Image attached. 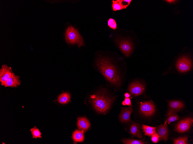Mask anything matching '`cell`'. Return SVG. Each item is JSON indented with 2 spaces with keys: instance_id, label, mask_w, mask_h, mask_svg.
Here are the masks:
<instances>
[{
  "instance_id": "6da1fadb",
  "label": "cell",
  "mask_w": 193,
  "mask_h": 144,
  "mask_svg": "<svg viewBox=\"0 0 193 144\" xmlns=\"http://www.w3.org/2000/svg\"><path fill=\"white\" fill-rule=\"evenodd\" d=\"M99 70L106 79L113 85L119 86L121 84L124 70L108 58L99 57L96 61Z\"/></svg>"
},
{
  "instance_id": "7a4b0ae2",
  "label": "cell",
  "mask_w": 193,
  "mask_h": 144,
  "mask_svg": "<svg viewBox=\"0 0 193 144\" xmlns=\"http://www.w3.org/2000/svg\"><path fill=\"white\" fill-rule=\"evenodd\" d=\"M104 90H101L97 93L90 96L92 104L98 112L104 113L110 108L113 103L114 98L108 96Z\"/></svg>"
},
{
  "instance_id": "3957f363",
  "label": "cell",
  "mask_w": 193,
  "mask_h": 144,
  "mask_svg": "<svg viewBox=\"0 0 193 144\" xmlns=\"http://www.w3.org/2000/svg\"><path fill=\"white\" fill-rule=\"evenodd\" d=\"M65 37L68 44H77L79 47L83 45V40L78 30L72 26H69L66 29Z\"/></svg>"
},
{
  "instance_id": "277c9868",
  "label": "cell",
  "mask_w": 193,
  "mask_h": 144,
  "mask_svg": "<svg viewBox=\"0 0 193 144\" xmlns=\"http://www.w3.org/2000/svg\"><path fill=\"white\" fill-rule=\"evenodd\" d=\"M116 42L121 51L126 57H129L133 48L132 43L130 40L121 39L117 40Z\"/></svg>"
},
{
  "instance_id": "5b68a950",
  "label": "cell",
  "mask_w": 193,
  "mask_h": 144,
  "mask_svg": "<svg viewBox=\"0 0 193 144\" xmlns=\"http://www.w3.org/2000/svg\"><path fill=\"white\" fill-rule=\"evenodd\" d=\"M192 66V61L188 57L183 56L177 60L176 67L178 71L184 73L189 71Z\"/></svg>"
},
{
  "instance_id": "8992f818",
  "label": "cell",
  "mask_w": 193,
  "mask_h": 144,
  "mask_svg": "<svg viewBox=\"0 0 193 144\" xmlns=\"http://www.w3.org/2000/svg\"><path fill=\"white\" fill-rule=\"evenodd\" d=\"M192 118L188 117L179 121L176 126V130L179 133H182L188 131L193 123Z\"/></svg>"
},
{
  "instance_id": "52a82bcc",
  "label": "cell",
  "mask_w": 193,
  "mask_h": 144,
  "mask_svg": "<svg viewBox=\"0 0 193 144\" xmlns=\"http://www.w3.org/2000/svg\"><path fill=\"white\" fill-rule=\"evenodd\" d=\"M141 112L146 116L152 115L155 111V106L150 101L141 102L140 106Z\"/></svg>"
},
{
  "instance_id": "ba28073f",
  "label": "cell",
  "mask_w": 193,
  "mask_h": 144,
  "mask_svg": "<svg viewBox=\"0 0 193 144\" xmlns=\"http://www.w3.org/2000/svg\"><path fill=\"white\" fill-rule=\"evenodd\" d=\"M144 90V86L138 82H135L131 83L129 87V92L132 95L135 96L141 95Z\"/></svg>"
},
{
  "instance_id": "9c48e42d",
  "label": "cell",
  "mask_w": 193,
  "mask_h": 144,
  "mask_svg": "<svg viewBox=\"0 0 193 144\" xmlns=\"http://www.w3.org/2000/svg\"><path fill=\"white\" fill-rule=\"evenodd\" d=\"M12 72L10 67L6 65L2 66L0 69V82L2 86L5 82Z\"/></svg>"
},
{
  "instance_id": "30bf717a",
  "label": "cell",
  "mask_w": 193,
  "mask_h": 144,
  "mask_svg": "<svg viewBox=\"0 0 193 144\" xmlns=\"http://www.w3.org/2000/svg\"><path fill=\"white\" fill-rule=\"evenodd\" d=\"M21 81L19 76L13 72L3 86L5 87H16L21 85Z\"/></svg>"
},
{
  "instance_id": "8fae6325",
  "label": "cell",
  "mask_w": 193,
  "mask_h": 144,
  "mask_svg": "<svg viewBox=\"0 0 193 144\" xmlns=\"http://www.w3.org/2000/svg\"><path fill=\"white\" fill-rule=\"evenodd\" d=\"M119 116L120 121L123 122H127L130 120V116L132 111V107L129 106L127 108L122 107Z\"/></svg>"
},
{
  "instance_id": "7c38bea8",
  "label": "cell",
  "mask_w": 193,
  "mask_h": 144,
  "mask_svg": "<svg viewBox=\"0 0 193 144\" xmlns=\"http://www.w3.org/2000/svg\"><path fill=\"white\" fill-rule=\"evenodd\" d=\"M157 131L160 139L167 141L168 135L167 123L159 126L157 128Z\"/></svg>"
},
{
  "instance_id": "4fadbf2b",
  "label": "cell",
  "mask_w": 193,
  "mask_h": 144,
  "mask_svg": "<svg viewBox=\"0 0 193 144\" xmlns=\"http://www.w3.org/2000/svg\"><path fill=\"white\" fill-rule=\"evenodd\" d=\"M90 125L89 121L86 118L81 117L78 118L77 126L79 129L86 131L89 128Z\"/></svg>"
},
{
  "instance_id": "5bb4252c",
  "label": "cell",
  "mask_w": 193,
  "mask_h": 144,
  "mask_svg": "<svg viewBox=\"0 0 193 144\" xmlns=\"http://www.w3.org/2000/svg\"><path fill=\"white\" fill-rule=\"evenodd\" d=\"M70 95L68 93H63L58 96L57 101L60 104H66L70 101Z\"/></svg>"
},
{
  "instance_id": "9a60e30c",
  "label": "cell",
  "mask_w": 193,
  "mask_h": 144,
  "mask_svg": "<svg viewBox=\"0 0 193 144\" xmlns=\"http://www.w3.org/2000/svg\"><path fill=\"white\" fill-rule=\"evenodd\" d=\"M176 111L170 110L167 114V117L165 124H170L171 122L175 121L179 119L178 116L176 114Z\"/></svg>"
},
{
  "instance_id": "2e32d148",
  "label": "cell",
  "mask_w": 193,
  "mask_h": 144,
  "mask_svg": "<svg viewBox=\"0 0 193 144\" xmlns=\"http://www.w3.org/2000/svg\"><path fill=\"white\" fill-rule=\"evenodd\" d=\"M84 131L81 130H76L73 133L72 137L73 141L75 142H81L83 141Z\"/></svg>"
},
{
  "instance_id": "e0dca14e",
  "label": "cell",
  "mask_w": 193,
  "mask_h": 144,
  "mask_svg": "<svg viewBox=\"0 0 193 144\" xmlns=\"http://www.w3.org/2000/svg\"><path fill=\"white\" fill-rule=\"evenodd\" d=\"M130 130L133 135L139 138H142L140 126L138 124L135 123L131 124L130 128Z\"/></svg>"
},
{
  "instance_id": "ac0fdd59",
  "label": "cell",
  "mask_w": 193,
  "mask_h": 144,
  "mask_svg": "<svg viewBox=\"0 0 193 144\" xmlns=\"http://www.w3.org/2000/svg\"><path fill=\"white\" fill-rule=\"evenodd\" d=\"M169 105L171 110L177 111L182 108L184 106L183 103L179 101H172L169 103Z\"/></svg>"
},
{
  "instance_id": "d6986e66",
  "label": "cell",
  "mask_w": 193,
  "mask_h": 144,
  "mask_svg": "<svg viewBox=\"0 0 193 144\" xmlns=\"http://www.w3.org/2000/svg\"><path fill=\"white\" fill-rule=\"evenodd\" d=\"M143 132L144 135L149 136H151L153 134L156 133L155 130L156 127L150 126L143 124L142 126Z\"/></svg>"
},
{
  "instance_id": "ffe728a7",
  "label": "cell",
  "mask_w": 193,
  "mask_h": 144,
  "mask_svg": "<svg viewBox=\"0 0 193 144\" xmlns=\"http://www.w3.org/2000/svg\"><path fill=\"white\" fill-rule=\"evenodd\" d=\"M32 138H33L37 139L38 138H42V133L40 131L39 128L35 126L31 128L30 130Z\"/></svg>"
},
{
  "instance_id": "44dd1931",
  "label": "cell",
  "mask_w": 193,
  "mask_h": 144,
  "mask_svg": "<svg viewBox=\"0 0 193 144\" xmlns=\"http://www.w3.org/2000/svg\"><path fill=\"white\" fill-rule=\"evenodd\" d=\"M112 7L113 11H116L124 9L121 4L120 0H113Z\"/></svg>"
},
{
  "instance_id": "7402d4cb",
  "label": "cell",
  "mask_w": 193,
  "mask_h": 144,
  "mask_svg": "<svg viewBox=\"0 0 193 144\" xmlns=\"http://www.w3.org/2000/svg\"><path fill=\"white\" fill-rule=\"evenodd\" d=\"M188 137H179L174 139L173 144H187Z\"/></svg>"
},
{
  "instance_id": "603a6c76",
  "label": "cell",
  "mask_w": 193,
  "mask_h": 144,
  "mask_svg": "<svg viewBox=\"0 0 193 144\" xmlns=\"http://www.w3.org/2000/svg\"><path fill=\"white\" fill-rule=\"evenodd\" d=\"M122 142L124 144H144V143L140 140L131 139H125L122 140Z\"/></svg>"
},
{
  "instance_id": "cb8c5ba5",
  "label": "cell",
  "mask_w": 193,
  "mask_h": 144,
  "mask_svg": "<svg viewBox=\"0 0 193 144\" xmlns=\"http://www.w3.org/2000/svg\"><path fill=\"white\" fill-rule=\"evenodd\" d=\"M107 24L110 27L114 30L117 28L116 23L113 19L110 18L108 21Z\"/></svg>"
},
{
  "instance_id": "d4e9b609",
  "label": "cell",
  "mask_w": 193,
  "mask_h": 144,
  "mask_svg": "<svg viewBox=\"0 0 193 144\" xmlns=\"http://www.w3.org/2000/svg\"><path fill=\"white\" fill-rule=\"evenodd\" d=\"M131 1V0H120L121 4L123 7L124 9L127 7Z\"/></svg>"
},
{
  "instance_id": "484cf974",
  "label": "cell",
  "mask_w": 193,
  "mask_h": 144,
  "mask_svg": "<svg viewBox=\"0 0 193 144\" xmlns=\"http://www.w3.org/2000/svg\"><path fill=\"white\" fill-rule=\"evenodd\" d=\"M151 136V140L154 143H157L159 140V137L157 133L153 134Z\"/></svg>"
},
{
  "instance_id": "4316f807",
  "label": "cell",
  "mask_w": 193,
  "mask_h": 144,
  "mask_svg": "<svg viewBox=\"0 0 193 144\" xmlns=\"http://www.w3.org/2000/svg\"><path fill=\"white\" fill-rule=\"evenodd\" d=\"M122 104L124 105H131L130 99L129 97H126L124 100L122 102Z\"/></svg>"
},
{
  "instance_id": "83f0119b",
  "label": "cell",
  "mask_w": 193,
  "mask_h": 144,
  "mask_svg": "<svg viewBox=\"0 0 193 144\" xmlns=\"http://www.w3.org/2000/svg\"><path fill=\"white\" fill-rule=\"evenodd\" d=\"M166 1L169 3H175L176 1L174 0H167Z\"/></svg>"
},
{
  "instance_id": "f1b7e54d",
  "label": "cell",
  "mask_w": 193,
  "mask_h": 144,
  "mask_svg": "<svg viewBox=\"0 0 193 144\" xmlns=\"http://www.w3.org/2000/svg\"><path fill=\"white\" fill-rule=\"evenodd\" d=\"M125 96L126 97H129L130 96V95L129 93H126L125 94Z\"/></svg>"
}]
</instances>
